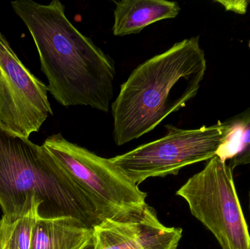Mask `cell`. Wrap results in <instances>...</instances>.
Listing matches in <instances>:
<instances>
[{
	"label": "cell",
	"mask_w": 250,
	"mask_h": 249,
	"mask_svg": "<svg viewBox=\"0 0 250 249\" xmlns=\"http://www.w3.org/2000/svg\"><path fill=\"white\" fill-rule=\"evenodd\" d=\"M164 137L109 159L111 165L135 185L151 177L177 175L181 169L216 156L224 132L223 122L184 130L166 126Z\"/></svg>",
	"instance_id": "obj_5"
},
{
	"label": "cell",
	"mask_w": 250,
	"mask_h": 249,
	"mask_svg": "<svg viewBox=\"0 0 250 249\" xmlns=\"http://www.w3.org/2000/svg\"><path fill=\"white\" fill-rule=\"evenodd\" d=\"M92 236L93 229L72 218L38 219L30 249H84Z\"/></svg>",
	"instance_id": "obj_10"
},
{
	"label": "cell",
	"mask_w": 250,
	"mask_h": 249,
	"mask_svg": "<svg viewBox=\"0 0 250 249\" xmlns=\"http://www.w3.org/2000/svg\"><path fill=\"white\" fill-rule=\"evenodd\" d=\"M249 209H250V205H249Z\"/></svg>",
	"instance_id": "obj_13"
},
{
	"label": "cell",
	"mask_w": 250,
	"mask_h": 249,
	"mask_svg": "<svg viewBox=\"0 0 250 249\" xmlns=\"http://www.w3.org/2000/svg\"><path fill=\"white\" fill-rule=\"evenodd\" d=\"M192 216L222 249H250V233L233 179V170L215 156L176 192Z\"/></svg>",
	"instance_id": "obj_4"
},
{
	"label": "cell",
	"mask_w": 250,
	"mask_h": 249,
	"mask_svg": "<svg viewBox=\"0 0 250 249\" xmlns=\"http://www.w3.org/2000/svg\"><path fill=\"white\" fill-rule=\"evenodd\" d=\"M206 70L198 36L176 42L138 66L111 105L116 145L150 133L184 108L198 94Z\"/></svg>",
	"instance_id": "obj_3"
},
{
	"label": "cell",
	"mask_w": 250,
	"mask_h": 249,
	"mask_svg": "<svg viewBox=\"0 0 250 249\" xmlns=\"http://www.w3.org/2000/svg\"><path fill=\"white\" fill-rule=\"evenodd\" d=\"M0 206L10 222L37 208L38 219L72 218L89 229L119 212L86 192L42 145L1 124Z\"/></svg>",
	"instance_id": "obj_2"
},
{
	"label": "cell",
	"mask_w": 250,
	"mask_h": 249,
	"mask_svg": "<svg viewBox=\"0 0 250 249\" xmlns=\"http://www.w3.org/2000/svg\"><path fill=\"white\" fill-rule=\"evenodd\" d=\"M223 124V140L216 156L232 170L250 165V108Z\"/></svg>",
	"instance_id": "obj_11"
},
{
	"label": "cell",
	"mask_w": 250,
	"mask_h": 249,
	"mask_svg": "<svg viewBox=\"0 0 250 249\" xmlns=\"http://www.w3.org/2000/svg\"><path fill=\"white\" fill-rule=\"evenodd\" d=\"M181 228L164 226L146 203L123 209L93 228L84 249H177Z\"/></svg>",
	"instance_id": "obj_8"
},
{
	"label": "cell",
	"mask_w": 250,
	"mask_h": 249,
	"mask_svg": "<svg viewBox=\"0 0 250 249\" xmlns=\"http://www.w3.org/2000/svg\"><path fill=\"white\" fill-rule=\"evenodd\" d=\"M42 146L80 187L105 207L120 211L145 204L146 193L117 171L109 159L68 141L61 133L47 137Z\"/></svg>",
	"instance_id": "obj_6"
},
{
	"label": "cell",
	"mask_w": 250,
	"mask_h": 249,
	"mask_svg": "<svg viewBox=\"0 0 250 249\" xmlns=\"http://www.w3.org/2000/svg\"><path fill=\"white\" fill-rule=\"evenodd\" d=\"M38 219V209L17 220H0V249H30L32 232Z\"/></svg>",
	"instance_id": "obj_12"
},
{
	"label": "cell",
	"mask_w": 250,
	"mask_h": 249,
	"mask_svg": "<svg viewBox=\"0 0 250 249\" xmlns=\"http://www.w3.org/2000/svg\"><path fill=\"white\" fill-rule=\"evenodd\" d=\"M38 49L48 91L62 106H89L108 113L114 96V60L68 20L59 0L42 4L11 1Z\"/></svg>",
	"instance_id": "obj_1"
},
{
	"label": "cell",
	"mask_w": 250,
	"mask_h": 249,
	"mask_svg": "<svg viewBox=\"0 0 250 249\" xmlns=\"http://www.w3.org/2000/svg\"><path fill=\"white\" fill-rule=\"evenodd\" d=\"M114 3L113 33L120 37L139 33L160 20L175 19L181 10L178 2L167 0H121Z\"/></svg>",
	"instance_id": "obj_9"
},
{
	"label": "cell",
	"mask_w": 250,
	"mask_h": 249,
	"mask_svg": "<svg viewBox=\"0 0 250 249\" xmlns=\"http://www.w3.org/2000/svg\"><path fill=\"white\" fill-rule=\"evenodd\" d=\"M48 92V86L25 67L0 32V124L29 139L53 115Z\"/></svg>",
	"instance_id": "obj_7"
}]
</instances>
